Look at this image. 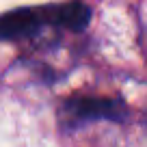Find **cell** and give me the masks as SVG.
<instances>
[{
    "mask_svg": "<svg viewBox=\"0 0 147 147\" xmlns=\"http://www.w3.org/2000/svg\"><path fill=\"white\" fill-rule=\"evenodd\" d=\"M91 22V7L84 2H65L39 9H18L0 15V39L22 41L41 35L46 28L56 30H84Z\"/></svg>",
    "mask_w": 147,
    "mask_h": 147,
    "instance_id": "obj_1",
    "label": "cell"
},
{
    "mask_svg": "<svg viewBox=\"0 0 147 147\" xmlns=\"http://www.w3.org/2000/svg\"><path fill=\"white\" fill-rule=\"evenodd\" d=\"M130 117H132V110L121 97L71 95L59 106V125L65 132L78 130L87 123H97V121L123 123Z\"/></svg>",
    "mask_w": 147,
    "mask_h": 147,
    "instance_id": "obj_2",
    "label": "cell"
}]
</instances>
